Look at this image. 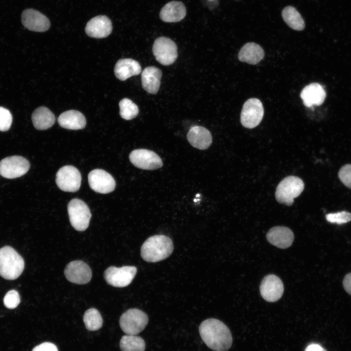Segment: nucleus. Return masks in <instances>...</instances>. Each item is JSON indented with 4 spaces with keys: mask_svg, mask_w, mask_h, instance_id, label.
I'll use <instances>...</instances> for the list:
<instances>
[{
    "mask_svg": "<svg viewBox=\"0 0 351 351\" xmlns=\"http://www.w3.org/2000/svg\"><path fill=\"white\" fill-rule=\"evenodd\" d=\"M186 15V7L182 2L172 1L162 7L159 13V17L164 22H176L183 20Z\"/></svg>",
    "mask_w": 351,
    "mask_h": 351,
    "instance_id": "4be33fe9",
    "label": "nucleus"
},
{
    "mask_svg": "<svg viewBox=\"0 0 351 351\" xmlns=\"http://www.w3.org/2000/svg\"><path fill=\"white\" fill-rule=\"evenodd\" d=\"M90 187L95 192L100 194H108L115 188L116 182L113 176L102 169H97L88 174Z\"/></svg>",
    "mask_w": 351,
    "mask_h": 351,
    "instance_id": "ddd939ff",
    "label": "nucleus"
},
{
    "mask_svg": "<svg viewBox=\"0 0 351 351\" xmlns=\"http://www.w3.org/2000/svg\"><path fill=\"white\" fill-rule=\"evenodd\" d=\"M326 218L330 223L341 224L351 220V214L346 211L331 213L326 215Z\"/></svg>",
    "mask_w": 351,
    "mask_h": 351,
    "instance_id": "7c9ffc66",
    "label": "nucleus"
},
{
    "mask_svg": "<svg viewBox=\"0 0 351 351\" xmlns=\"http://www.w3.org/2000/svg\"><path fill=\"white\" fill-rule=\"evenodd\" d=\"M148 317L146 313L138 309H130L121 315L119 325L122 331L128 335H136L147 326Z\"/></svg>",
    "mask_w": 351,
    "mask_h": 351,
    "instance_id": "39448f33",
    "label": "nucleus"
},
{
    "mask_svg": "<svg viewBox=\"0 0 351 351\" xmlns=\"http://www.w3.org/2000/svg\"><path fill=\"white\" fill-rule=\"evenodd\" d=\"M67 211L70 223L76 230L84 231L88 228L91 214L84 201L78 198L72 199L68 204Z\"/></svg>",
    "mask_w": 351,
    "mask_h": 351,
    "instance_id": "423d86ee",
    "label": "nucleus"
},
{
    "mask_svg": "<svg viewBox=\"0 0 351 351\" xmlns=\"http://www.w3.org/2000/svg\"><path fill=\"white\" fill-rule=\"evenodd\" d=\"M304 188L303 180L295 176H289L280 182L276 187L275 196L280 203L291 206L294 198L298 196Z\"/></svg>",
    "mask_w": 351,
    "mask_h": 351,
    "instance_id": "20e7f679",
    "label": "nucleus"
},
{
    "mask_svg": "<svg viewBox=\"0 0 351 351\" xmlns=\"http://www.w3.org/2000/svg\"><path fill=\"white\" fill-rule=\"evenodd\" d=\"M137 272L135 266H125L118 268L110 266L104 272L106 282L115 287H125L133 281Z\"/></svg>",
    "mask_w": 351,
    "mask_h": 351,
    "instance_id": "1a4fd4ad",
    "label": "nucleus"
},
{
    "mask_svg": "<svg viewBox=\"0 0 351 351\" xmlns=\"http://www.w3.org/2000/svg\"><path fill=\"white\" fill-rule=\"evenodd\" d=\"M264 116L261 101L256 98L248 99L244 104L240 115V121L245 128L252 129L257 126Z\"/></svg>",
    "mask_w": 351,
    "mask_h": 351,
    "instance_id": "6e6552de",
    "label": "nucleus"
},
{
    "mask_svg": "<svg viewBox=\"0 0 351 351\" xmlns=\"http://www.w3.org/2000/svg\"><path fill=\"white\" fill-rule=\"evenodd\" d=\"M20 303V297L18 292L12 290L8 291L3 298L4 306L8 309L16 308Z\"/></svg>",
    "mask_w": 351,
    "mask_h": 351,
    "instance_id": "473e14b6",
    "label": "nucleus"
},
{
    "mask_svg": "<svg viewBox=\"0 0 351 351\" xmlns=\"http://www.w3.org/2000/svg\"><path fill=\"white\" fill-rule=\"evenodd\" d=\"M32 121L37 130H44L52 127L55 122L53 113L47 107L40 106L34 110L32 115Z\"/></svg>",
    "mask_w": 351,
    "mask_h": 351,
    "instance_id": "a878e982",
    "label": "nucleus"
},
{
    "mask_svg": "<svg viewBox=\"0 0 351 351\" xmlns=\"http://www.w3.org/2000/svg\"><path fill=\"white\" fill-rule=\"evenodd\" d=\"M141 71L139 63L132 58H122L116 63L114 68L116 77L124 81L134 76L139 75Z\"/></svg>",
    "mask_w": 351,
    "mask_h": 351,
    "instance_id": "5701e85b",
    "label": "nucleus"
},
{
    "mask_svg": "<svg viewBox=\"0 0 351 351\" xmlns=\"http://www.w3.org/2000/svg\"><path fill=\"white\" fill-rule=\"evenodd\" d=\"M338 177L346 187L351 189V164L342 166L338 172Z\"/></svg>",
    "mask_w": 351,
    "mask_h": 351,
    "instance_id": "72a5a7b5",
    "label": "nucleus"
},
{
    "mask_svg": "<svg viewBox=\"0 0 351 351\" xmlns=\"http://www.w3.org/2000/svg\"><path fill=\"white\" fill-rule=\"evenodd\" d=\"M152 51L156 60L165 66L173 64L178 56L175 42L164 37H159L155 40Z\"/></svg>",
    "mask_w": 351,
    "mask_h": 351,
    "instance_id": "0eeeda50",
    "label": "nucleus"
},
{
    "mask_svg": "<svg viewBox=\"0 0 351 351\" xmlns=\"http://www.w3.org/2000/svg\"><path fill=\"white\" fill-rule=\"evenodd\" d=\"M264 55V51L259 45L254 42H248L240 50L238 58L242 62L255 65L263 58Z\"/></svg>",
    "mask_w": 351,
    "mask_h": 351,
    "instance_id": "393cba45",
    "label": "nucleus"
},
{
    "mask_svg": "<svg viewBox=\"0 0 351 351\" xmlns=\"http://www.w3.org/2000/svg\"><path fill=\"white\" fill-rule=\"evenodd\" d=\"M284 21L291 28L301 31L305 28V22L301 15L293 7L288 6L282 11Z\"/></svg>",
    "mask_w": 351,
    "mask_h": 351,
    "instance_id": "bb28decb",
    "label": "nucleus"
},
{
    "mask_svg": "<svg viewBox=\"0 0 351 351\" xmlns=\"http://www.w3.org/2000/svg\"><path fill=\"white\" fill-rule=\"evenodd\" d=\"M262 297L267 301L273 302L279 300L284 292L281 279L274 274H269L263 279L260 286Z\"/></svg>",
    "mask_w": 351,
    "mask_h": 351,
    "instance_id": "2eb2a0df",
    "label": "nucleus"
},
{
    "mask_svg": "<svg viewBox=\"0 0 351 351\" xmlns=\"http://www.w3.org/2000/svg\"><path fill=\"white\" fill-rule=\"evenodd\" d=\"M66 278L70 282L77 284L88 283L92 277V271L89 266L81 260H75L68 263L64 270Z\"/></svg>",
    "mask_w": 351,
    "mask_h": 351,
    "instance_id": "4468645a",
    "label": "nucleus"
},
{
    "mask_svg": "<svg viewBox=\"0 0 351 351\" xmlns=\"http://www.w3.org/2000/svg\"><path fill=\"white\" fill-rule=\"evenodd\" d=\"M326 93L318 83H312L305 86L300 93V97L307 107L321 105L324 101Z\"/></svg>",
    "mask_w": 351,
    "mask_h": 351,
    "instance_id": "a211bd4d",
    "label": "nucleus"
},
{
    "mask_svg": "<svg viewBox=\"0 0 351 351\" xmlns=\"http://www.w3.org/2000/svg\"><path fill=\"white\" fill-rule=\"evenodd\" d=\"M173 250V243L170 237L155 235L148 238L142 245L140 254L148 262H157L169 257Z\"/></svg>",
    "mask_w": 351,
    "mask_h": 351,
    "instance_id": "f03ea898",
    "label": "nucleus"
},
{
    "mask_svg": "<svg viewBox=\"0 0 351 351\" xmlns=\"http://www.w3.org/2000/svg\"><path fill=\"white\" fill-rule=\"evenodd\" d=\"M343 287L345 291L351 295V273L347 274L343 281Z\"/></svg>",
    "mask_w": 351,
    "mask_h": 351,
    "instance_id": "c9c22d12",
    "label": "nucleus"
},
{
    "mask_svg": "<svg viewBox=\"0 0 351 351\" xmlns=\"http://www.w3.org/2000/svg\"><path fill=\"white\" fill-rule=\"evenodd\" d=\"M22 25L29 30L43 32L50 27L49 19L43 14L34 9L24 10L21 16Z\"/></svg>",
    "mask_w": 351,
    "mask_h": 351,
    "instance_id": "dca6fc26",
    "label": "nucleus"
},
{
    "mask_svg": "<svg viewBox=\"0 0 351 351\" xmlns=\"http://www.w3.org/2000/svg\"></svg>",
    "mask_w": 351,
    "mask_h": 351,
    "instance_id": "4c0bfd02",
    "label": "nucleus"
},
{
    "mask_svg": "<svg viewBox=\"0 0 351 351\" xmlns=\"http://www.w3.org/2000/svg\"><path fill=\"white\" fill-rule=\"evenodd\" d=\"M199 332L203 342L214 351H227L232 346L233 337L229 329L217 319L203 321L199 327Z\"/></svg>",
    "mask_w": 351,
    "mask_h": 351,
    "instance_id": "f257e3e1",
    "label": "nucleus"
},
{
    "mask_svg": "<svg viewBox=\"0 0 351 351\" xmlns=\"http://www.w3.org/2000/svg\"><path fill=\"white\" fill-rule=\"evenodd\" d=\"M81 181L80 172L73 166H64L60 168L56 174V184L61 190L64 192H77L80 187Z\"/></svg>",
    "mask_w": 351,
    "mask_h": 351,
    "instance_id": "9d476101",
    "label": "nucleus"
},
{
    "mask_svg": "<svg viewBox=\"0 0 351 351\" xmlns=\"http://www.w3.org/2000/svg\"><path fill=\"white\" fill-rule=\"evenodd\" d=\"M129 159L135 167L143 170H156L163 165L161 159L156 153L145 149L132 151L129 155Z\"/></svg>",
    "mask_w": 351,
    "mask_h": 351,
    "instance_id": "f8f14e48",
    "label": "nucleus"
},
{
    "mask_svg": "<svg viewBox=\"0 0 351 351\" xmlns=\"http://www.w3.org/2000/svg\"><path fill=\"white\" fill-rule=\"evenodd\" d=\"M86 328L95 331L101 328L103 320L100 312L95 308H90L84 313L83 317Z\"/></svg>",
    "mask_w": 351,
    "mask_h": 351,
    "instance_id": "c85d7f7f",
    "label": "nucleus"
},
{
    "mask_svg": "<svg viewBox=\"0 0 351 351\" xmlns=\"http://www.w3.org/2000/svg\"><path fill=\"white\" fill-rule=\"evenodd\" d=\"M30 166L28 160L22 156L7 157L0 161V175L6 178H17L25 174Z\"/></svg>",
    "mask_w": 351,
    "mask_h": 351,
    "instance_id": "9b49d317",
    "label": "nucleus"
},
{
    "mask_svg": "<svg viewBox=\"0 0 351 351\" xmlns=\"http://www.w3.org/2000/svg\"><path fill=\"white\" fill-rule=\"evenodd\" d=\"M187 138L192 146L200 150L207 149L212 142L209 131L200 126H192L187 134Z\"/></svg>",
    "mask_w": 351,
    "mask_h": 351,
    "instance_id": "aec40b11",
    "label": "nucleus"
},
{
    "mask_svg": "<svg viewBox=\"0 0 351 351\" xmlns=\"http://www.w3.org/2000/svg\"><path fill=\"white\" fill-rule=\"evenodd\" d=\"M32 351H58V349L54 344L46 342L36 346Z\"/></svg>",
    "mask_w": 351,
    "mask_h": 351,
    "instance_id": "f704fd0d",
    "label": "nucleus"
},
{
    "mask_svg": "<svg viewBox=\"0 0 351 351\" xmlns=\"http://www.w3.org/2000/svg\"><path fill=\"white\" fill-rule=\"evenodd\" d=\"M161 77L162 72L159 68L155 66L146 67L141 75L143 89L150 94H156L160 87Z\"/></svg>",
    "mask_w": 351,
    "mask_h": 351,
    "instance_id": "412c9836",
    "label": "nucleus"
},
{
    "mask_svg": "<svg viewBox=\"0 0 351 351\" xmlns=\"http://www.w3.org/2000/svg\"><path fill=\"white\" fill-rule=\"evenodd\" d=\"M305 351H327L319 344H311L306 348Z\"/></svg>",
    "mask_w": 351,
    "mask_h": 351,
    "instance_id": "e433bc0d",
    "label": "nucleus"
},
{
    "mask_svg": "<svg viewBox=\"0 0 351 351\" xmlns=\"http://www.w3.org/2000/svg\"><path fill=\"white\" fill-rule=\"evenodd\" d=\"M112 29L111 20L106 16L99 15L87 22L85 31L90 37L101 39L108 37L111 33Z\"/></svg>",
    "mask_w": 351,
    "mask_h": 351,
    "instance_id": "f3484780",
    "label": "nucleus"
},
{
    "mask_svg": "<svg viewBox=\"0 0 351 351\" xmlns=\"http://www.w3.org/2000/svg\"><path fill=\"white\" fill-rule=\"evenodd\" d=\"M58 121L61 127L70 130L82 129L86 124L84 116L81 112L74 110L61 113Z\"/></svg>",
    "mask_w": 351,
    "mask_h": 351,
    "instance_id": "b1692460",
    "label": "nucleus"
},
{
    "mask_svg": "<svg viewBox=\"0 0 351 351\" xmlns=\"http://www.w3.org/2000/svg\"><path fill=\"white\" fill-rule=\"evenodd\" d=\"M12 123V116L6 108L0 106V131H8Z\"/></svg>",
    "mask_w": 351,
    "mask_h": 351,
    "instance_id": "2f4dec72",
    "label": "nucleus"
},
{
    "mask_svg": "<svg viewBox=\"0 0 351 351\" xmlns=\"http://www.w3.org/2000/svg\"><path fill=\"white\" fill-rule=\"evenodd\" d=\"M122 351H144L145 343L140 337L133 335L123 336L119 343Z\"/></svg>",
    "mask_w": 351,
    "mask_h": 351,
    "instance_id": "cd10ccee",
    "label": "nucleus"
},
{
    "mask_svg": "<svg viewBox=\"0 0 351 351\" xmlns=\"http://www.w3.org/2000/svg\"><path fill=\"white\" fill-rule=\"evenodd\" d=\"M267 240L272 245L281 249L291 246L294 239L292 232L283 226H275L271 228L266 234Z\"/></svg>",
    "mask_w": 351,
    "mask_h": 351,
    "instance_id": "6ab92c4d",
    "label": "nucleus"
},
{
    "mask_svg": "<svg viewBox=\"0 0 351 351\" xmlns=\"http://www.w3.org/2000/svg\"><path fill=\"white\" fill-rule=\"evenodd\" d=\"M24 268L23 258L14 248L6 246L0 249V276L7 280H15Z\"/></svg>",
    "mask_w": 351,
    "mask_h": 351,
    "instance_id": "7ed1b4c3",
    "label": "nucleus"
},
{
    "mask_svg": "<svg viewBox=\"0 0 351 351\" xmlns=\"http://www.w3.org/2000/svg\"><path fill=\"white\" fill-rule=\"evenodd\" d=\"M120 117L125 120H131L136 117L138 113L137 106L131 100L124 98L119 103Z\"/></svg>",
    "mask_w": 351,
    "mask_h": 351,
    "instance_id": "c756f323",
    "label": "nucleus"
}]
</instances>
